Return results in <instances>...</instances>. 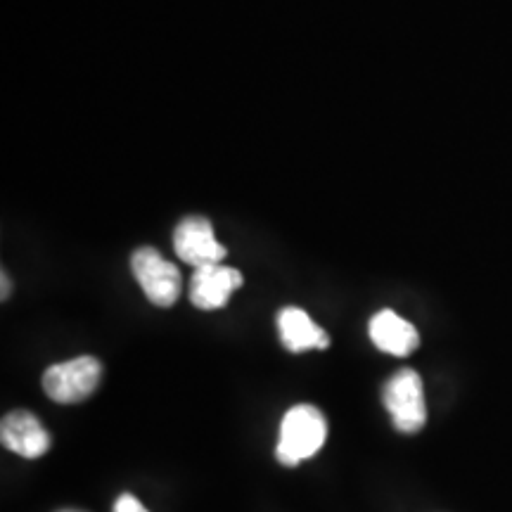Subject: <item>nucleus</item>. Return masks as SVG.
<instances>
[{
    "label": "nucleus",
    "instance_id": "obj_1",
    "mask_svg": "<svg viewBox=\"0 0 512 512\" xmlns=\"http://www.w3.org/2000/svg\"><path fill=\"white\" fill-rule=\"evenodd\" d=\"M328 439V422L316 406L299 403L285 413L280 422V439L275 446V458L287 467L313 458Z\"/></svg>",
    "mask_w": 512,
    "mask_h": 512
},
{
    "label": "nucleus",
    "instance_id": "obj_2",
    "mask_svg": "<svg viewBox=\"0 0 512 512\" xmlns=\"http://www.w3.org/2000/svg\"><path fill=\"white\" fill-rule=\"evenodd\" d=\"M384 408L401 434H418L427 422L425 392L420 375L411 368H403L384 382Z\"/></svg>",
    "mask_w": 512,
    "mask_h": 512
},
{
    "label": "nucleus",
    "instance_id": "obj_3",
    "mask_svg": "<svg viewBox=\"0 0 512 512\" xmlns=\"http://www.w3.org/2000/svg\"><path fill=\"white\" fill-rule=\"evenodd\" d=\"M102 380V366L98 358L79 356L62 361L43 373V392L55 403H79L88 399Z\"/></svg>",
    "mask_w": 512,
    "mask_h": 512
},
{
    "label": "nucleus",
    "instance_id": "obj_4",
    "mask_svg": "<svg viewBox=\"0 0 512 512\" xmlns=\"http://www.w3.org/2000/svg\"><path fill=\"white\" fill-rule=\"evenodd\" d=\"M131 271L136 275L140 290L155 306H174L181 297V271L166 261L155 247H138L131 256Z\"/></svg>",
    "mask_w": 512,
    "mask_h": 512
},
{
    "label": "nucleus",
    "instance_id": "obj_5",
    "mask_svg": "<svg viewBox=\"0 0 512 512\" xmlns=\"http://www.w3.org/2000/svg\"><path fill=\"white\" fill-rule=\"evenodd\" d=\"M174 249L183 264L195 268L221 264L226 259V247L214 238V228L204 216H188L176 226Z\"/></svg>",
    "mask_w": 512,
    "mask_h": 512
},
{
    "label": "nucleus",
    "instance_id": "obj_6",
    "mask_svg": "<svg viewBox=\"0 0 512 512\" xmlns=\"http://www.w3.org/2000/svg\"><path fill=\"white\" fill-rule=\"evenodd\" d=\"M242 287V273L238 268L209 264L195 268L190 280V302L202 311H216L228 304L230 294Z\"/></svg>",
    "mask_w": 512,
    "mask_h": 512
},
{
    "label": "nucleus",
    "instance_id": "obj_7",
    "mask_svg": "<svg viewBox=\"0 0 512 512\" xmlns=\"http://www.w3.org/2000/svg\"><path fill=\"white\" fill-rule=\"evenodd\" d=\"M0 441L8 451L22 458H41L50 448V434L38 422L36 415L27 411L8 413L0 422Z\"/></svg>",
    "mask_w": 512,
    "mask_h": 512
},
{
    "label": "nucleus",
    "instance_id": "obj_8",
    "mask_svg": "<svg viewBox=\"0 0 512 512\" xmlns=\"http://www.w3.org/2000/svg\"><path fill=\"white\" fill-rule=\"evenodd\" d=\"M368 332L377 349L399 358L411 356L420 344V335L413 328V323H408L406 318H401L392 309H382L380 313H375L370 318Z\"/></svg>",
    "mask_w": 512,
    "mask_h": 512
},
{
    "label": "nucleus",
    "instance_id": "obj_9",
    "mask_svg": "<svg viewBox=\"0 0 512 512\" xmlns=\"http://www.w3.org/2000/svg\"><path fill=\"white\" fill-rule=\"evenodd\" d=\"M278 330L283 347L292 354H302L309 349H328L330 337L323 328L313 323V318L297 306H285L278 313Z\"/></svg>",
    "mask_w": 512,
    "mask_h": 512
},
{
    "label": "nucleus",
    "instance_id": "obj_10",
    "mask_svg": "<svg viewBox=\"0 0 512 512\" xmlns=\"http://www.w3.org/2000/svg\"><path fill=\"white\" fill-rule=\"evenodd\" d=\"M114 512H150V510H147L136 496L121 494L117 498V503H114Z\"/></svg>",
    "mask_w": 512,
    "mask_h": 512
},
{
    "label": "nucleus",
    "instance_id": "obj_11",
    "mask_svg": "<svg viewBox=\"0 0 512 512\" xmlns=\"http://www.w3.org/2000/svg\"><path fill=\"white\" fill-rule=\"evenodd\" d=\"M12 290V285H10V280H8V275L3 273V299H8V292Z\"/></svg>",
    "mask_w": 512,
    "mask_h": 512
},
{
    "label": "nucleus",
    "instance_id": "obj_12",
    "mask_svg": "<svg viewBox=\"0 0 512 512\" xmlns=\"http://www.w3.org/2000/svg\"><path fill=\"white\" fill-rule=\"evenodd\" d=\"M60 512H79V510H60Z\"/></svg>",
    "mask_w": 512,
    "mask_h": 512
}]
</instances>
